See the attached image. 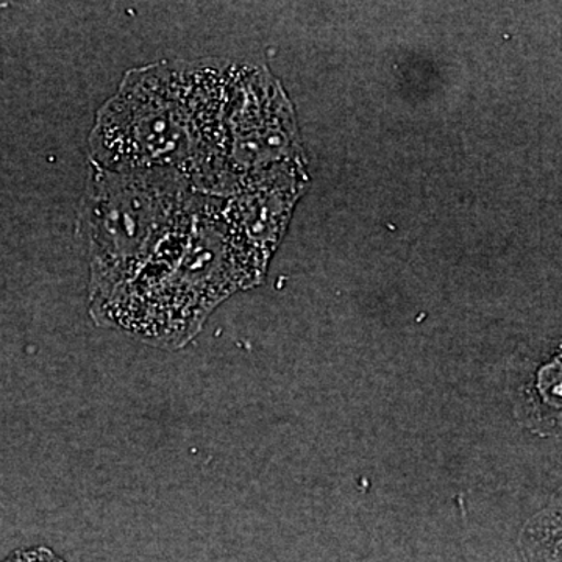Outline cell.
<instances>
[{"mask_svg": "<svg viewBox=\"0 0 562 562\" xmlns=\"http://www.w3.org/2000/svg\"><path fill=\"white\" fill-rule=\"evenodd\" d=\"M238 68L224 61H162L128 70L95 114L91 165L114 172H176L220 195L225 135Z\"/></svg>", "mask_w": 562, "mask_h": 562, "instance_id": "6da1fadb", "label": "cell"}, {"mask_svg": "<svg viewBox=\"0 0 562 562\" xmlns=\"http://www.w3.org/2000/svg\"><path fill=\"white\" fill-rule=\"evenodd\" d=\"M265 260L227 221L222 198L202 194L143 268L90 314L99 327L181 349L222 302L261 279Z\"/></svg>", "mask_w": 562, "mask_h": 562, "instance_id": "7a4b0ae2", "label": "cell"}, {"mask_svg": "<svg viewBox=\"0 0 562 562\" xmlns=\"http://www.w3.org/2000/svg\"><path fill=\"white\" fill-rule=\"evenodd\" d=\"M198 194L176 172H114L91 165L80 213L90 255V306L143 268Z\"/></svg>", "mask_w": 562, "mask_h": 562, "instance_id": "3957f363", "label": "cell"}, {"mask_svg": "<svg viewBox=\"0 0 562 562\" xmlns=\"http://www.w3.org/2000/svg\"><path fill=\"white\" fill-rule=\"evenodd\" d=\"M517 422L542 438H562V342L524 366L512 382Z\"/></svg>", "mask_w": 562, "mask_h": 562, "instance_id": "277c9868", "label": "cell"}, {"mask_svg": "<svg viewBox=\"0 0 562 562\" xmlns=\"http://www.w3.org/2000/svg\"><path fill=\"white\" fill-rule=\"evenodd\" d=\"M522 562H562V484L524 524L517 538Z\"/></svg>", "mask_w": 562, "mask_h": 562, "instance_id": "5b68a950", "label": "cell"}, {"mask_svg": "<svg viewBox=\"0 0 562 562\" xmlns=\"http://www.w3.org/2000/svg\"><path fill=\"white\" fill-rule=\"evenodd\" d=\"M33 562H66L57 553L52 552L47 547H32Z\"/></svg>", "mask_w": 562, "mask_h": 562, "instance_id": "8992f818", "label": "cell"}, {"mask_svg": "<svg viewBox=\"0 0 562 562\" xmlns=\"http://www.w3.org/2000/svg\"><path fill=\"white\" fill-rule=\"evenodd\" d=\"M2 562H33V550L20 549L16 552L9 554Z\"/></svg>", "mask_w": 562, "mask_h": 562, "instance_id": "52a82bcc", "label": "cell"}]
</instances>
